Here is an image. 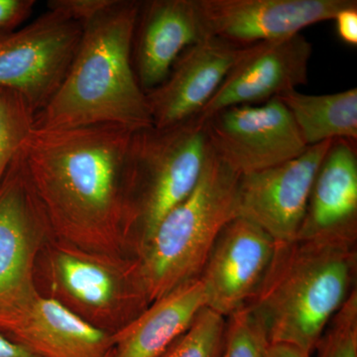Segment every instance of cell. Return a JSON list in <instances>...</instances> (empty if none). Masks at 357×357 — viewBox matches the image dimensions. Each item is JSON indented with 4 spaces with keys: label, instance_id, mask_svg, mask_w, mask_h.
I'll return each instance as SVG.
<instances>
[{
    "label": "cell",
    "instance_id": "6da1fadb",
    "mask_svg": "<svg viewBox=\"0 0 357 357\" xmlns=\"http://www.w3.org/2000/svg\"><path fill=\"white\" fill-rule=\"evenodd\" d=\"M133 132L115 124L33 128L20 157L54 239L86 250L136 256L130 206Z\"/></svg>",
    "mask_w": 357,
    "mask_h": 357
},
{
    "label": "cell",
    "instance_id": "7a4b0ae2",
    "mask_svg": "<svg viewBox=\"0 0 357 357\" xmlns=\"http://www.w3.org/2000/svg\"><path fill=\"white\" fill-rule=\"evenodd\" d=\"M139 8V1L116 0L83 26V36L67 76L35 116L34 128L115 124L136 131L153 126L132 60Z\"/></svg>",
    "mask_w": 357,
    "mask_h": 357
},
{
    "label": "cell",
    "instance_id": "3957f363",
    "mask_svg": "<svg viewBox=\"0 0 357 357\" xmlns=\"http://www.w3.org/2000/svg\"><path fill=\"white\" fill-rule=\"evenodd\" d=\"M357 244L295 239L277 243L257 293L246 305L269 344L314 354L333 317L356 289Z\"/></svg>",
    "mask_w": 357,
    "mask_h": 357
},
{
    "label": "cell",
    "instance_id": "277c9868",
    "mask_svg": "<svg viewBox=\"0 0 357 357\" xmlns=\"http://www.w3.org/2000/svg\"><path fill=\"white\" fill-rule=\"evenodd\" d=\"M239 177L208 145L196 187L167 213L138 252L141 277L150 303L199 278L218 234L238 217Z\"/></svg>",
    "mask_w": 357,
    "mask_h": 357
},
{
    "label": "cell",
    "instance_id": "5b68a950",
    "mask_svg": "<svg viewBox=\"0 0 357 357\" xmlns=\"http://www.w3.org/2000/svg\"><path fill=\"white\" fill-rule=\"evenodd\" d=\"M35 284L40 295L110 335L151 304L137 256L86 250L53 237L37 258Z\"/></svg>",
    "mask_w": 357,
    "mask_h": 357
},
{
    "label": "cell",
    "instance_id": "8992f818",
    "mask_svg": "<svg viewBox=\"0 0 357 357\" xmlns=\"http://www.w3.org/2000/svg\"><path fill=\"white\" fill-rule=\"evenodd\" d=\"M208 143L199 119L134 131L130 147L131 220L136 256L164 217L201 177Z\"/></svg>",
    "mask_w": 357,
    "mask_h": 357
},
{
    "label": "cell",
    "instance_id": "52a82bcc",
    "mask_svg": "<svg viewBox=\"0 0 357 357\" xmlns=\"http://www.w3.org/2000/svg\"><path fill=\"white\" fill-rule=\"evenodd\" d=\"M48 225L26 181L20 154L0 185V333L39 295L35 266L51 238Z\"/></svg>",
    "mask_w": 357,
    "mask_h": 357
},
{
    "label": "cell",
    "instance_id": "ba28073f",
    "mask_svg": "<svg viewBox=\"0 0 357 357\" xmlns=\"http://www.w3.org/2000/svg\"><path fill=\"white\" fill-rule=\"evenodd\" d=\"M83 31V25L48 10L20 29L0 33V88L20 93L38 114L67 76Z\"/></svg>",
    "mask_w": 357,
    "mask_h": 357
},
{
    "label": "cell",
    "instance_id": "9c48e42d",
    "mask_svg": "<svg viewBox=\"0 0 357 357\" xmlns=\"http://www.w3.org/2000/svg\"><path fill=\"white\" fill-rule=\"evenodd\" d=\"M202 123L213 153L239 176L279 165L307 148L278 98L261 105L227 107Z\"/></svg>",
    "mask_w": 357,
    "mask_h": 357
},
{
    "label": "cell",
    "instance_id": "30bf717a",
    "mask_svg": "<svg viewBox=\"0 0 357 357\" xmlns=\"http://www.w3.org/2000/svg\"><path fill=\"white\" fill-rule=\"evenodd\" d=\"M332 142L312 145L296 158L241 176L237 185L238 217L255 222L276 243L295 241L314 177Z\"/></svg>",
    "mask_w": 357,
    "mask_h": 357
},
{
    "label": "cell",
    "instance_id": "8fae6325",
    "mask_svg": "<svg viewBox=\"0 0 357 357\" xmlns=\"http://www.w3.org/2000/svg\"><path fill=\"white\" fill-rule=\"evenodd\" d=\"M356 0H196L206 37L236 46L277 41L333 20Z\"/></svg>",
    "mask_w": 357,
    "mask_h": 357
},
{
    "label": "cell",
    "instance_id": "7c38bea8",
    "mask_svg": "<svg viewBox=\"0 0 357 357\" xmlns=\"http://www.w3.org/2000/svg\"><path fill=\"white\" fill-rule=\"evenodd\" d=\"M276 243L255 222L241 217L230 220L199 274L206 307L227 319L245 307L266 276Z\"/></svg>",
    "mask_w": 357,
    "mask_h": 357
},
{
    "label": "cell",
    "instance_id": "4fadbf2b",
    "mask_svg": "<svg viewBox=\"0 0 357 357\" xmlns=\"http://www.w3.org/2000/svg\"><path fill=\"white\" fill-rule=\"evenodd\" d=\"M250 47L208 36L183 52L165 81L146 93L153 126L171 128L198 117Z\"/></svg>",
    "mask_w": 357,
    "mask_h": 357
},
{
    "label": "cell",
    "instance_id": "5bb4252c",
    "mask_svg": "<svg viewBox=\"0 0 357 357\" xmlns=\"http://www.w3.org/2000/svg\"><path fill=\"white\" fill-rule=\"evenodd\" d=\"M312 44L302 34L252 45L197 119L227 107L261 105L307 84Z\"/></svg>",
    "mask_w": 357,
    "mask_h": 357
},
{
    "label": "cell",
    "instance_id": "9a60e30c",
    "mask_svg": "<svg viewBox=\"0 0 357 357\" xmlns=\"http://www.w3.org/2000/svg\"><path fill=\"white\" fill-rule=\"evenodd\" d=\"M206 37L196 0L140 2L132 60L142 91L163 83L183 52Z\"/></svg>",
    "mask_w": 357,
    "mask_h": 357
},
{
    "label": "cell",
    "instance_id": "2e32d148",
    "mask_svg": "<svg viewBox=\"0 0 357 357\" xmlns=\"http://www.w3.org/2000/svg\"><path fill=\"white\" fill-rule=\"evenodd\" d=\"M356 142L331 143L312 183L296 239L357 244Z\"/></svg>",
    "mask_w": 357,
    "mask_h": 357
},
{
    "label": "cell",
    "instance_id": "e0dca14e",
    "mask_svg": "<svg viewBox=\"0 0 357 357\" xmlns=\"http://www.w3.org/2000/svg\"><path fill=\"white\" fill-rule=\"evenodd\" d=\"M4 335L40 357H105L114 345L112 335L40 294Z\"/></svg>",
    "mask_w": 357,
    "mask_h": 357
},
{
    "label": "cell",
    "instance_id": "ac0fdd59",
    "mask_svg": "<svg viewBox=\"0 0 357 357\" xmlns=\"http://www.w3.org/2000/svg\"><path fill=\"white\" fill-rule=\"evenodd\" d=\"M206 307V293L199 278L178 286L112 335V357H158Z\"/></svg>",
    "mask_w": 357,
    "mask_h": 357
},
{
    "label": "cell",
    "instance_id": "d6986e66",
    "mask_svg": "<svg viewBox=\"0 0 357 357\" xmlns=\"http://www.w3.org/2000/svg\"><path fill=\"white\" fill-rule=\"evenodd\" d=\"M292 115L307 147L326 141H357V89L328 95H305L298 89L277 96Z\"/></svg>",
    "mask_w": 357,
    "mask_h": 357
},
{
    "label": "cell",
    "instance_id": "ffe728a7",
    "mask_svg": "<svg viewBox=\"0 0 357 357\" xmlns=\"http://www.w3.org/2000/svg\"><path fill=\"white\" fill-rule=\"evenodd\" d=\"M36 112L22 95L0 88V185L35 126Z\"/></svg>",
    "mask_w": 357,
    "mask_h": 357
},
{
    "label": "cell",
    "instance_id": "44dd1931",
    "mask_svg": "<svg viewBox=\"0 0 357 357\" xmlns=\"http://www.w3.org/2000/svg\"><path fill=\"white\" fill-rule=\"evenodd\" d=\"M225 318L204 307L191 326L158 357H220Z\"/></svg>",
    "mask_w": 357,
    "mask_h": 357
},
{
    "label": "cell",
    "instance_id": "7402d4cb",
    "mask_svg": "<svg viewBox=\"0 0 357 357\" xmlns=\"http://www.w3.org/2000/svg\"><path fill=\"white\" fill-rule=\"evenodd\" d=\"M268 344L264 326L248 307L225 319L220 357H265Z\"/></svg>",
    "mask_w": 357,
    "mask_h": 357
},
{
    "label": "cell",
    "instance_id": "603a6c76",
    "mask_svg": "<svg viewBox=\"0 0 357 357\" xmlns=\"http://www.w3.org/2000/svg\"><path fill=\"white\" fill-rule=\"evenodd\" d=\"M316 351L318 357H357V289L326 326Z\"/></svg>",
    "mask_w": 357,
    "mask_h": 357
},
{
    "label": "cell",
    "instance_id": "cb8c5ba5",
    "mask_svg": "<svg viewBox=\"0 0 357 357\" xmlns=\"http://www.w3.org/2000/svg\"><path fill=\"white\" fill-rule=\"evenodd\" d=\"M116 0H50L48 10L63 14L81 25H86L103 11L114 6Z\"/></svg>",
    "mask_w": 357,
    "mask_h": 357
},
{
    "label": "cell",
    "instance_id": "d4e9b609",
    "mask_svg": "<svg viewBox=\"0 0 357 357\" xmlns=\"http://www.w3.org/2000/svg\"><path fill=\"white\" fill-rule=\"evenodd\" d=\"M34 0H0V33L15 30L31 15Z\"/></svg>",
    "mask_w": 357,
    "mask_h": 357
},
{
    "label": "cell",
    "instance_id": "484cf974",
    "mask_svg": "<svg viewBox=\"0 0 357 357\" xmlns=\"http://www.w3.org/2000/svg\"><path fill=\"white\" fill-rule=\"evenodd\" d=\"M333 20L342 41L351 46H357V3L340 10Z\"/></svg>",
    "mask_w": 357,
    "mask_h": 357
},
{
    "label": "cell",
    "instance_id": "4316f807",
    "mask_svg": "<svg viewBox=\"0 0 357 357\" xmlns=\"http://www.w3.org/2000/svg\"><path fill=\"white\" fill-rule=\"evenodd\" d=\"M265 357H312V354L295 345L273 342L268 344Z\"/></svg>",
    "mask_w": 357,
    "mask_h": 357
},
{
    "label": "cell",
    "instance_id": "83f0119b",
    "mask_svg": "<svg viewBox=\"0 0 357 357\" xmlns=\"http://www.w3.org/2000/svg\"><path fill=\"white\" fill-rule=\"evenodd\" d=\"M0 357H40L0 333Z\"/></svg>",
    "mask_w": 357,
    "mask_h": 357
},
{
    "label": "cell",
    "instance_id": "f1b7e54d",
    "mask_svg": "<svg viewBox=\"0 0 357 357\" xmlns=\"http://www.w3.org/2000/svg\"><path fill=\"white\" fill-rule=\"evenodd\" d=\"M105 357H112V351H109V354L105 356Z\"/></svg>",
    "mask_w": 357,
    "mask_h": 357
}]
</instances>
